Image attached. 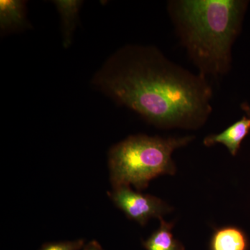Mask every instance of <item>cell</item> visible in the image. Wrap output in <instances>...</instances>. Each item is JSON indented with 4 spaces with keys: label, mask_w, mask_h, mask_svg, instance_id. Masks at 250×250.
Instances as JSON below:
<instances>
[{
    "label": "cell",
    "mask_w": 250,
    "mask_h": 250,
    "mask_svg": "<svg viewBox=\"0 0 250 250\" xmlns=\"http://www.w3.org/2000/svg\"><path fill=\"white\" fill-rule=\"evenodd\" d=\"M93 83L160 127L197 129L212 111L207 77L182 68L155 47H123L104 64Z\"/></svg>",
    "instance_id": "6da1fadb"
},
{
    "label": "cell",
    "mask_w": 250,
    "mask_h": 250,
    "mask_svg": "<svg viewBox=\"0 0 250 250\" xmlns=\"http://www.w3.org/2000/svg\"><path fill=\"white\" fill-rule=\"evenodd\" d=\"M108 196L115 205L130 219L144 226L150 219L163 218L171 207L159 197L134 191L130 187L113 188Z\"/></svg>",
    "instance_id": "277c9868"
},
{
    "label": "cell",
    "mask_w": 250,
    "mask_h": 250,
    "mask_svg": "<svg viewBox=\"0 0 250 250\" xmlns=\"http://www.w3.org/2000/svg\"><path fill=\"white\" fill-rule=\"evenodd\" d=\"M81 250H104L98 242L93 241L85 245L84 247Z\"/></svg>",
    "instance_id": "8fae6325"
},
{
    "label": "cell",
    "mask_w": 250,
    "mask_h": 250,
    "mask_svg": "<svg viewBox=\"0 0 250 250\" xmlns=\"http://www.w3.org/2000/svg\"><path fill=\"white\" fill-rule=\"evenodd\" d=\"M250 131V118L243 117L223 132L218 134L208 135L204 139L203 143L207 147L215 144H223L232 156H236L241 147L243 140L246 139Z\"/></svg>",
    "instance_id": "5b68a950"
},
{
    "label": "cell",
    "mask_w": 250,
    "mask_h": 250,
    "mask_svg": "<svg viewBox=\"0 0 250 250\" xmlns=\"http://www.w3.org/2000/svg\"><path fill=\"white\" fill-rule=\"evenodd\" d=\"M245 233L236 227H225L216 230L210 240V250H248Z\"/></svg>",
    "instance_id": "8992f818"
},
{
    "label": "cell",
    "mask_w": 250,
    "mask_h": 250,
    "mask_svg": "<svg viewBox=\"0 0 250 250\" xmlns=\"http://www.w3.org/2000/svg\"><path fill=\"white\" fill-rule=\"evenodd\" d=\"M248 3L238 0H177L168 4L182 45L200 74L219 77L229 70L231 47Z\"/></svg>",
    "instance_id": "7a4b0ae2"
},
{
    "label": "cell",
    "mask_w": 250,
    "mask_h": 250,
    "mask_svg": "<svg viewBox=\"0 0 250 250\" xmlns=\"http://www.w3.org/2000/svg\"><path fill=\"white\" fill-rule=\"evenodd\" d=\"M25 4L19 0L0 1V27L2 30L17 29L25 24Z\"/></svg>",
    "instance_id": "ba28073f"
},
{
    "label": "cell",
    "mask_w": 250,
    "mask_h": 250,
    "mask_svg": "<svg viewBox=\"0 0 250 250\" xmlns=\"http://www.w3.org/2000/svg\"><path fill=\"white\" fill-rule=\"evenodd\" d=\"M54 2L62 17L63 45L67 47L72 42V36L76 27L77 17L82 3L77 0H57Z\"/></svg>",
    "instance_id": "9c48e42d"
},
{
    "label": "cell",
    "mask_w": 250,
    "mask_h": 250,
    "mask_svg": "<svg viewBox=\"0 0 250 250\" xmlns=\"http://www.w3.org/2000/svg\"><path fill=\"white\" fill-rule=\"evenodd\" d=\"M173 224L160 219V227L146 241L143 248L146 250H185V247L174 238L172 233Z\"/></svg>",
    "instance_id": "52a82bcc"
},
{
    "label": "cell",
    "mask_w": 250,
    "mask_h": 250,
    "mask_svg": "<svg viewBox=\"0 0 250 250\" xmlns=\"http://www.w3.org/2000/svg\"><path fill=\"white\" fill-rule=\"evenodd\" d=\"M241 107L242 110L246 112V114L248 115V118H250V106L247 103H243L241 104Z\"/></svg>",
    "instance_id": "7c38bea8"
},
{
    "label": "cell",
    "mask_w": 250,
    "mask_h": 250,
    "mask_svg": "<svg viewBox=\"0 0 250 250\" xmlns=\"http://www.w3.org/2000/svg\"><path fill=\"white\" fill-rule=\"evenodd\" d=\"M83 239L46 243L40 250H81L85 246Z\"/></svg>",
    "instance_id": "30bf717a"
},
{
    "label": "cell",
    "mask_w": 250,
    "mask_h": 250,
    "mask_svg": "<svg viewBox=\"0 0 250 250\" xmlns=\"http://www.w3.org/2000/svg\"><path fill=\"white\" fill-rule=\"evenodd\" d=\"M192 136L161 138L131 136L110 149L108 167L113 188L131 187L146 189L156 177L173 175L176 166L172 153L191 142Z\"/></svg>",
    "instance_id": "3957f363"
}]
</instances>
